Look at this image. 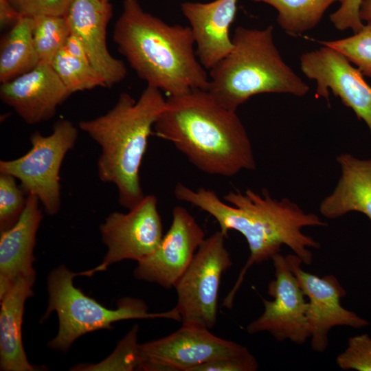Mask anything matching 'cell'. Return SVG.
<instances>
[{
  "label": "cell",
  "instance_id": "6da1fadb",
  "mask_svg": "<svg viewBox=\"0 0 371 371\" xmlns=\"http://www.w3.org/2000/svg\"><path fill=\"white\" fill-rule=\"evenodd\" d=\"M178 200L190 203L208 213L218 223L220 231L227 236L229 230L240 233L245 238L249 256L223 306H233L236 293L248 269L280 252L282 245L290 248L305 265H311L310 248L318 249L319 243L304 234V227L326 226L314 213H306L287 198L273 199L267 190L260 194L247 189L244 192L230 191L222 201L216 192L205 188L193 190L178 183L174 189Z\"/></svg>",
  "mask_w": 371,
  "mask_h": 371
},
{
  "label": "cell",
  "instance_id": "7a4b0ae2",
  "mask_svg": "<svg viewBox=\"0 0 371 371\" xmlns=\"http://www.w3.org/2000/svg\"><path fill=\"white\" fill-rule=\"evenodd\" d=\"M153 132L206 174L232 177L256 169L251 142L236 111L207 90L168 96Z\"/></svg>",
  "mask_w": 371,
  "mask_h": 371
},
{
  "label": "cell",
  "instance_id": "3957f363",
  "mask_svg": "<svg viewBox=\"0 0 371 371\" xmlns=\"http://www.w3.org/2000/svg\"><path fill=\"white\" fill-rule=\"evenodd\" d=\"M113 38L147 86L168 96L207 89L209 76L196 58L190 27L169 25L146 12L139 0H124Z\"/></svg>",
  "mask_w": 371,
  "mask_h": 371
},
{
  "label": "cell",
  "instance_id": "277c9868",
  "mask_svg": "<svg viewBox=\"0 0 371 371\" xmlns=\"http://www.w3.org/2000/svg\"><path fill=\"white\" fill-rule=\"evenodd\" d=\"M166 100L161 90L147 86L138 100L122 93L106 113L79 122L80 130L100 147L97 162L100 179L115 186L119 203L128 210L145 196L139 170Z\"/></svg>",
  "mask_w": 371,
  "mask_h": 371
},
{
  "label": "cell",
  "instance_id": "5b68a950",
  "mask_svg": "<svg viewBox=\"0 0 371 371\" xmlns=\"http://www.w3.org/2000/svg\"><path fill=\"white\" fill-rule=\"evenodd\" d=\"M273 29L238 27L231 52L210 69L207 91L224 107L236 111L251 97L265 93L302 97L308 85L284 61Z\"/></svg>",
  "mask_w": 371,
  "mask_h": 371
},
{
  "label": "cell",
  "instance_id": "8992f818",
  "mask_svg": "<svg viewBox=\"0 0 371 371\" xmlns=\"http://www.w3.org/2000/svg\"><path fill=\"white\" fill-rule=\"evenodd\" d=\"M74 273L61 265L47 278L49 301L43 319L55 311L58 317V331L49 341L52 349L66 352L78 337L88 333L112 329L115 322L133 319L165 318L181 322L175 308L162 313H150L142 300L130 297L120 299L115 309H109L85 295L74 283Z\"/></svg>",
  "mask_w": 371,
  "mask_h": 371
},
{
  "label": "cell",
  "instance_id": "52a82bcc",
  "mask_svg": "<svg viewBox=\"0 0 371 371\" xmlns=\"http://www.w3.org/2000/svg\"><path fill=\"white\" fill-rule=\"evenodd\" d=\"M78 134L77 127L66 119L58 120L48 135L34 132L30 137L31 148L16 159L1 160L0 173L19 179L23 190L35 195L45 213L56 214L60 207V167Z\"/></svg>",
  "mask_w": 371,
  "mask_h": 371
},
{
  "label": "cell",
  "instance_id": "ba28073f",
  "mask_svg": "<svg viewBox=\"0 0 371 371\" xmlns=\"http://www.w3.org/2000/svg\"><path fill=\"white\" fill-rule=\"evenodd\" d=\"M219 230L205 238L174 288L182 326L211 329L217 320L222 275L232 265Z\"/></svg>",
  "mask_w": 371,
  "mask_h": 371
},
{
  "label": "cell",
  "instance_id": "9c48e42d",
  "mask_svg": "<svg viewBox=\"0 0 371 371\" xmlns=\"http://www.w3.org/2000/svg\"><path fill=\"white\" fill-rule=\"evenodd\" d=\"M100 229L107 251L100 265L82 272V276H91L124 260L138 262L157 249L164 236L157 197L146 195L128 212L111 213Z\"/></svg>",
  "mask_w": 371,
  "mask_h": 371
},
{
  "label": "cell",
  "instance_id": "30bf717a",
  "mask_svg": "<svg viewBox=\"0 0 371 371\" xmlns=\"http://www.w3.org/2000/svg\"><path fill=\"white\" fill-rule=\"evenodd\" d=\"M249 351L243 345L216 336L209 329L181 326L166 337L139 344V370L190 371L205 362Z\"/></svg>",
  "mask_w": 371,
  "mask_h": 371
},
{
  "label": "cell",
  "instance_id": "8fae6325",
  "mask_svg": "<svg viewBox=\"0 0 371 371\" xmlns=\"http://www.w3.org/2000/svg\"><path fill=\"white\" fill-rule=\"evenodd\" d=\"M271 260L275 279L269 282L267 293L273 300L262 299L263 313L247 325L246 330L251 335L268 332L278 341L303 344L310 338L308 302L286 257L279 253Z\"/></svg>",
  "mask_w": 371,
  "mask_h": 371
},
{
  "label": "cell",
  "instance_id": "7c38bea8",
  "mask_svg": "<svg viewBox=\"0 0 371 371\" xmlns=\"http://www.w3.org/2000/svg\"><path fill=\"white\" fill-rule=\"evenodd\" d=\"M301 71L316 82L315 95L328 99L329 91L363 120L371 134V87L361 71L337 50L323 45L302 54Z\"/></svg>",
  "mask_w": 371,
  "mask_h": 371
},
{
  "label": "cell",
  "instance_id": "4fadbf2b",
  "mask_svg": "<svg viewBox=\"0 0 371 371\" xmlns=\"http://www.w3.org/2000/svg\"><path fill=\"white\" fill-rule=\"evenodd\" d=\"M304 294L308 298L306 312L311 346L313 350L323 352L328 345V333L337 326L361 328L369 322L341 304L346 291L333 275L322 278L304 271L302 260L295 254L286 256Z\"/></svg>",
  "mask_w": 371,
  "mask_h": 371
},
{
  "label": "cell",
  "instance_id": "5bb4252c",
  "mask_svg": "<svg viewBox=\"0 0 371 371\" xmlns=\"http://www.w3.org/2000/svg\"><path fill=\"white\" fill-rule=\"evenodd\" d=\"M205 238L203 229L193 216L185 207L175 206L169 229L157 249L137 262L134 277L167 289L174 287Z\"/></svg>",
  "mask_w": 371,
  "mask_h": 371
},
{
  "label": "cell",
  "instance_id": "9a60e30c",
  "mask_svg": "<svg viewBox=\"0 0 371 371\" xmlns=\"http://www.w3.org/2000/svg\"><path fill=\"white\" fill-rule=\"evenodd\" d=\"M71 93L51 64L39 63L32 70L1 83L0 98L27 124L33 125L53 117Z\"/></svg>",
  "mask_w": 371,
  "mask_h": 371
},
{
  "label": "cell",
  "instance_id": "2e32d148",
  "mask_svg": "<svg viewBox=\"0 0 371 371\" xmlns=\"http://www.w3.org/2000/svg\"><path fill=\"white\" fill-rule=\"evenodd\" d=\"M112 6L102 0H74L65 16L71 31L82 41L92 67L106 87L122 81L127 74L124 62L113 57L106 45V27Z\"/></svg>",
  "mask_w": 371,
  "mask_h": 371
},
{
  "label": "cell",
  "instance_id": "e0dca14e",
  "mask_svg": "<svg viewBox=\"0 0 371 371\" xmlns=\"http://www.w3.org/2000/svg\"><path fill=\"white\" fill-rule=\"evenodd\" d=\"M238 1L214 0L181 4V12L190 25L196 45V56L205 69L214 67L233 48L229 29L235 19Z\"/></svg>",
  "mask_w": 371,
  "mask_h": 371
},
{
  "label": "cell",
  "instance_id": "ac0fdd59",
  "mask_svg": "<svg viewBox=\"0 0 371 371\" xmlns=\"http://www.w3.org/2000/svg\"><path fill=\"white\" fill-rule=\"evenodd\" d=\"M40 201L28 194L24 210L15 224L1 232L0 297L19 278L35 276L33 251L43 218Z\"/></svg>",
  "mask_w": 371,
  "mask_h": 371
},
{
  "label": "cell",
  "instance_id": "d6986e66",
  "mask_svg": "<svg viewBox=\"0 0 371 371\" xmlns=\"http://www.w3.org/2000/svg\"><path fill=\"white\" fill-rule=\"evenodd\" d=\"M36 275L18 278L0 297V368L32 371L22 342L21 326L26 300L32 295Z\"/></svg>",
  "mask_w": 371,
  "mask_h": 371
},
{
  "label": "cell",
  "instance_id": "ffe728a7",
  "mask_svg": "<svg viewBox=\"0 0 371 371\" xmlns=\"http://www.w3.org/2000/svg\"><path fill=\"white\" fill-rule=\"evenodd\" d=\"M337 161L341 175L334 191L322 201L321 214L333 219L359 212L371 221V159H359L343 153Z\"/></svg>",
  "mask_w": 371,
  "mask_h": 371
},
{
  "label": "cell",
  "instance_id": "44dd1931",
  "mask_svg": "<svg viewBox=\"0 0 371 371\" xmlns=\"http://www.w3.org/2000/svg\"><path fill=\"white\" fill-rule=\"evenodd\" d=\"M32 27L33 18L22 16L2 38L0 45L1 83L27 73L39 64Z\"/></svg>",
  "mask_w": 371,
  "mask_h": 371
},
{
  "label": "cell",
  "instance_id": "7402d4cb",
  "mask_svg": "<svg viewBox=\"0 0 371 371\" xmlns=\"http://www.w3.org/2000/svg\"><path fill=\"white\" fill-rule=\"evenodd\" d=\"M275 8L277 22L289 35L297 36L314 28L327 9L338 0H251Z\"/></svg>",
  "mask_w": 371,
  "mask_h": 371
},
{
  "label": "cell",
  "instance_id": "603a6c76",
  "mask_svg": "<svg viewBox=\"0 0 371 371\" xmlns=\"http://www.w3.org/2000/svg\"><path fill=\"white\" fill-rule=\"evenodd\" d=\"M71 31L66 16H38L33 18L32 36L40 63L51 64L65 46Z\"/></svg>",
  "mask_w": 371,
  "mask_h": 371
},
{
  "label": "cell",
  "instance_id": "cb8c5ba5",
  "mask_svg": "<svg viewBox=\"0 0 371 371\" xmlns=\"http://www.w3.org/2000/svg\"><path fill=\"white\" fill-rule=\"evenodd\" d=\"M51 65L71 94L106 87L104 79L89 62L71 56L64 48L55 56Z\"/></svg>",
  "mask_w": 371,
  "mask_h": 371
},
{
  "label": "cell",
  "instance_id": "d4e9b609",
  "mask_svg": "<svg viewBox=\"0 0 371 371\" xmlns=\"http://www.w3.org/2000/svg\"><path fill=\"white\" fill-rule=\"evenodd\" d=\"M342 54L361 71L371 78V21L352 36L334 41H319Z\"/></svg>",
  "mask_w": 371,
  "mask_h": 371
},
{
  "label": "cell",
  "instance_id": "484cf974",
  "mask_svg": "<svg viewBox=\"0 0 371 371\" xmlns=\"http://www.w3.org/2000/svg\"><path fill=\"white\" fill-rule=\"evenodd\" d=\"M138 326L121 339L114 351L106 359L97 364H82L75 370H139L140 357L137 343Z\"/></svg>",
  "mask_w": 371,
  "mask_h": 371
},
{
  "label": "cell",
  "instance_id": "4316f807",
  "mask_svg": "<svg viewBox=\"0 0 371 371\" xmlns=\"http://www.w3.org/2000/svg\"><path fill=\"white\" fill-rule=\"evenodd\" d=\"M27 197L19 188L16 179L7 174L0 173V231L13 226L25 209Z\"/></svg>",
  "mask_w": 371,
  "mask_h": 371
},
{
  "label": "cell",
  "instance_id": "83f0119b",
  "mask_svg": "<svg viewBox=\"0 0 371 371\" xmlns=\"http://www.w3.org/2000/svg\"><path fill=\"white\" fill-rule=\"evenodd\" d=\"M342 370L371 371V337L368 334L348 339V346L336 359Z\"/></svg>",
  "mask_w": 371,
  "mask_h": 371
},
{
  "label": "cell",
  "instance_id": "f1b7e54d",
  "mask_svg": "<svg viewBox=\"0 0 371 371\" xmlns=\"http://www.w3.org/2000/svg\"><path fill=\"white\" fill-rule=\"evenodd\" d=\"M22 16H65L74 0H10Z\"/></svg>",
  "mask_w": 371,
  "mask_h": 371
},
{
  "label": "cell",
  "instance_id": "f546056e",
  "mask_svg": "<svg viewBox=\"0 0 371 371\" xmlns=\"http://www.w3.org/2000/svg\"><path fill=\"white\" fill-rule=\"evenodd\" d=\"M258 363L249 351L246 353L216 359L191 369L190 371H256Z\"/></svg>",
  "mask_w": 371,
  "mask_h": 371
},
{
  "label": "cell",
  "instance_id": "4dcf8cb0",
  "mask_svg": "<svg viewBox=\"0 0 371 371\" xmlns=\"http://www.w3.org/2000/svg\"><path fill=\"white\" fill-rule=\"evenodd\" d=\"M339 8L330 15L333 26L340 30H351L354 33L361 30L364 24L359 15L363 0H338Z\"/></svg>",
  "mask_w": 371,
  "mask_h": 371
},
{
  "label": "cell",
  "instance_id": "1f68e13d",
  "mask_svg": "<svg viewBox=\"0 0 371 371\" xmlns=\"http://www.w3.org/2000/svg\"><path fill=\"white\" fill-rule=\"evenodd\" d=\"M22 16L10 0H0V26L12 27Z\"/></svg>",
  "mask_w": 371,
  "mask_h": 371
},
{
  "label": "cell",
  "instance_id": "d6a6232c",
  "mask_svg": "<svg viewBox=\"0 0 371 371\" xmlns=\"http://www.w3.org/2000/svg\"><path fill=\"white\" fill-rule=\"evenodd\" d=\"M63 48L71 56L89 62L82 41L75 34L71 33Z\"/></svg>",
  "mask_w": 371,
  "mask_h": 371
},
{
  "label": "cell",
  "instance_id": "836d02e7",
  "mask_svg": "<svg viewBox=\"0 0 371 371\" xmlns=\"http://www.w3.org/2000/svg\"><path fill=\"white\" fill-rule=\"evenodd\" d=\"M359 15L362 21H371V0H363Z\"/></svg>",
  "mask_w": 371,
  "mask_h": 371
},
{
  "label": "cell",
  "instance_id": "e575fe53",
  "mask_svg": "<svg viewBox=\"0 0 371 371\" xmlns=\"http://www.w3.org/2000/svg\"><path fill=\"white\" fill-rule=\"evenodd\" d=\"M102 1H109V0H102Z\"/></svg>",
  "mask_w": 371,
  "mask_h": 371
}]
</instances>
